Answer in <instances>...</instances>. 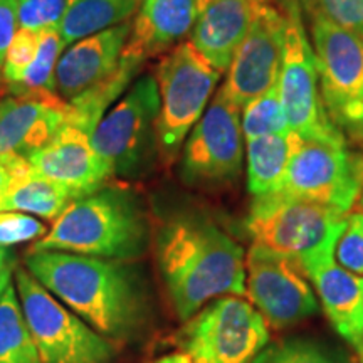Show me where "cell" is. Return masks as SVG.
Wrapping results in <instances>:
<instances>
[{"label": "cell", "mask_w": 363, "mask_h": 363, "mask_svg": "<svg viewBox=\"0 0 363 363\" xmlns=\"http://www.w3.org/2000/svg\"><path fill=\"white\" fill-rule=\"evenodd\" d=\"M148 246V220L135 194L121 187L94 190L71 203L30 251H65L131 262Z\"/></svg>", "instance_id": "obj_3"}, {"label": "cell", "mask_w": 363, "mask_h": 363, "mask_svg": "<svg viewBox=\"0 0 363 363\" xmlns=\"http://www.w3.org/2000/svg\"><path fill=\"white\" fill-rule=\"evenodd\" d=\"M155 257L177 316L187 321L212 299L246 294V252L201 216H177L155 235Z\"/></svg>", "instance_id": "obj_2"}, {"label": "cell", "mask_w": 363, "mask_h": 363, "mask_svg": "<svg viewBox=\"0 0 363 363\" xmlns=\"http://www.w3.org/2000/svg\"><path fill=\"white\" fill-rule=\"evenodd\" d=\"M0 162L11 172V185L0 199V212H24L56 220L76 201L66 187L35 175L26 158L0 155Z\"/></svg>", "instance_id": "obj_21"}, {"label": "cell", "mask_w": 363, "mask_h": 363, "mask_svg": "<svg viewBox=\"0 0 363 363\" xmlns=\"http://www.w3.org/2000/svg\"><path fill=\"white\" fill-rule=\"evenodd\" d=\"M283 59L278 93L289 130L310 142L345 145L343 131L330 120L321 98L315 54L308 40L298 4L291 2L286 12Z\"/></svg>", "instance_id": "obj_7"}, {"label": "cell", "mask_w": 363, "mask_h": 363, "mask_svg": "<svg viewBox=\"0 0 363 363\" xmlns=\"http://www.w3.org/2000/svg\"><path fill=\"white\" fill-rule=\"evenodd\" d=\"M35 175L56 182L74 195L76 201L108 184L91 145V135L66 123L43 150L29 158Z\"/></svg>", "instance_id": "obj_17"}, {"label": "cell", "mask_w": 363, "mask_h": 363, "mask_svg": "<svg viewBox=\"0 0 363 363\" xmlns=\"http://www.w3.org/2000/svg\"><path fill=\"white\" fill-rule=\"evenodd\" d=\"M363 192V155L348 145L299 140L278 194L348 214ZM276 194V192H274Z\"/></svg>", "instance_id": "obj_10"}, {"label": "cell", "mask_w": 363, "mask_h": 363, "mask_svg": "<svg viewBox=\"0 0 363 363\" xmlns=\"http://www.w3.org/2000/svg\"><path fill=\"white\" fill-rule=\"evenodd\" d=\"M17 27L44 30L59 27L67 0H16Z\"/></svg>", "instance_id": "obj_31"}, {"label": "cell", "mask_w": 363, "mask_h": 363, "mask_svg": "<svg viewBox=\"0 0 363 363\" xmlns=\"http://www.w3.org/2000/svg\"><path fill=\"white\" fill-rule=\"evenodd\" d=\"M140 67H142L140 62L121 57L120 66L110 76L91 86L79 96L67 101L69 103L67 123L79 126L93 136L101 118L106 115L108 108L130 88V83Z\"/></svg>", "instance_id": "obj_24"}, {"label": "cell", "mask_w": 363, "mask_h": 363, "mask_svg": "<svg viewBox=\"0 0 363 363\" xmlns=\"http://www.w3.org/2000/svg\"><path fill=\"white\" fill-rule=\"evenodd\" d=\"M207 0H142L131 21V33L123 49L125 59L143 65L182 44L192 33Z\"/></svg>", "instance_id": "obj_19"}, {"label": "cell", "mask_w": 363, "mask_h": 363, "mask_svg": "<svg viewBox=\"0 0 363 363\" xmlns=\"http://www.w3.org/2000/svg\"><path fill=\"white\" fill-rule=\"evenodd\" d=\"M0 363H43L13 286L0 299Z\"/></svg>", "instance_id": "obj_25"}, {"label": "cell", "mask_w": 363, "mask_h": 363, "mask_svg": "<svg viewBox=\"0 0 363 363\" xmlns=\"http://www.w3.org/2000/svg\"><path fill=\"white\" fill-rule=\"evenodd\" d=\"M360 203H362V207H363V192H362V195H360Z\"/></svg>", "instance_id": "obj_39"}, {"label": "cell", "mask_w": 363, "mask_h": 363, "mask_svg": "<svg viewBox=\"0 0 363 363\" xmlns=\"http://www.w3.org/2000/svg\"><path fill=\"white\" fill-rule=\"evenodd\" d=\"M244 140L259 138L267 135L289 133V125L278 93V84L264 94L249 101L240 111Z\"/></svg>", "instance_id": "obj_28"}, {"label": "cell", "mask_w": 363, "mask_h": 363, "mask_svg": "<svg viewBox=\"0 0 363 363\" xmlns=\"http://www.w3.org/2000/svg\"><path fill=\"white\" fill-rule=\"evenodd\" d=\"M335 259L345 269L363 276V212L347 216L335 247Z\"/></svg>", "instance_id": "obj_32"}, {"label": "cell", "mask_w": 363, "mask_h": 363, "mask_svg": "<svg viewBox=\"0 0 363 363\" xmlns=\"http://www.w3.org/2000/svg\"><path fill=\"white\" fill-rule=\"evenodd\" d=\"M352 136L353 140H357V142H360V143H363V121L360 125L357 126V128H353L350 133H348Z\"/></svg>", "instance_id": "obj_38"}, {"label": "cell", "mask_w": 363, "mask_h": 363, "mask_svg": "<svg viewBox=\"0 0 363 363\" xmlns=\"http://www.w3.org/2000/svg\"><path fill=\"white\" fill-rule=\"evenodd\" d=\"M251 363H352L330 345L311 338H288L266 345Z\"/></svg>", "instance_id": "obj_27"}, {"label": "cell", "mask_w": 363, "mask_h": 363, "mask_svg": "<svg viewBox=\"0 0 363 363\" xmlns=\"http://www.w3.org/2000/svg\"><path fill=\"white\" fill-rule=\"evenodd\" d=\"M158 108L157 81L143 76L101 118L91 145L108 182L133 179L143 169L150 150L157 145Z\"/></svg>", "instance_id": "obj_6"}, {"label": "cell", "mask_w": 363, "mask_h": 363, "mask_svg": "<svg viewBox=\"0 0 363 363\" xmlns=\"http://www.w3.org/2000/svg\"><path fill=\"white\" fill-rule=\"evenodd\" d=\"M69 103L56 91L0 98V155L29 160L67 123Z\"/></svg>", "instance_id": "obj_16"}, {"label": "cell", "mask_w": 363, "mask_h": 363, "mask_svg": "<svg viewBox=\"0 0 363 363\" xmlns=\"http://www.w3.org/2000/svg\"><path fill=\"white\" fill-rule=\"evenodd\" d=\"M347 216L284 194L254 197L246 230L256 244L303 259L328 246H337Z\"/></svg>", "instance_id": "obj_8"}, {"label": "cell", "mask_w": 363, "mask_h": 363, "mask_svg": "<svg viewBox=\"0 0 363 363\" xmlns=\"http://www.w3.org/2000/svg\"><path fill=\"white\" fill-rule=\"evenodd\" d=\"M244 142L240 108L217 93L184 145L182 179L202 187L233 184L242 172Z\"/></svg>", "instance_id": "obj_13"}, {"label": "cell", "mask_w": 363, "mask_h": 363, "mask_svg": "<svg viewBox=\"0 0 363 363\" xmlns=\"http://www.w3.org/2000/svg\"><path fill=\"white\" fill-rule=\"evenodd\" d=\"M262 2L264 0H207L203 6L190 43L220 74L229 67Z\"/></svg>", "instance_id": "obj_20"}, {"label": "cell", "mask_w": 363, "mask_h": 363, "mask_svg": "<svg viewBox=\"0 0 363 363\" xmlns=\"http://www.w3.org/2000/svg\"><path fill=\"white\" fill-rule=\"evenodd\" d=\"M39 40L40 30L17 27L2 69V79L6 86L16 84L17 81H19L22 72H24L27 67H29L30 62L34 61L35 52H38L39 48Z\"/></svg>", "instance_id": "obj_29"}, {"label": "cell", "mask_w": 363, "mask_h": 363, "mask_svg": "<svg viewBox=\"0 0 363 363\" xmlns=\"http://www.w3.org/2000/svg\"><path fill=\"white\" fill-rule=\"evenodd\" d=\"M16 257L7 247H0V299L12 286V274L16 272Z\"/></svg>", "instance_id": "obj_35"}, {"label": "cell", "mask_w": 363, "mask_h": 363, "mask_svg": "<svg viewBox=\"0 0 363 363\" xmlns=\"http://www.w3.org/2000/svg\"><path fill=\"white\" fill-rule=\"evenodd\" d=\"M311 43L326 113L350 133L363 121V35L311 17Z\"/></svg>", "instance_id": "obj_11"}, {"label": "cell", "mask_w": 363, "mask_h": 363, "mask_svg": "<svg viewBox=\"0 0 363 363\" xmlns=\"http://www.w3.org/2000/svg\"><path fill=\"white\" fill-rule=\"evenodd\" d=\"M267 343L269 325L240 296L212 299L180 333L182 348L199 363H251Z\"/></svg>", "instance_id": "obj_9"}, {"label": "cell", "mask_w": 363, "mask_h": 363, "mask_svg": "<svg viewBox=\"0 0 363 363\" xmlns=\"http://www.w3.org/2000/svg\"><path fill=\"white\" fill-rule=\"evenodd\" d=\"M299 140L293 131L247 140V190L252 197L278 192Z\"/></svg>", "instance_id": "obj_22"}, {"label": "cell", "mask_w": 363, "mask_h": 363, "mask_svg": "<svg viewBox=\"0 0 363 363\" xmlns=\"http://www.w3.org/2000/svg\"><path fill=\"white\" fill-rule=\"evenodd\" d=\"M286 17L264 0L257 9L246 38L227 67V78L219 94L242 111L249 101L278 84Z\"/></svg>", "instance_id": "obj_14"}, {"label": "cell", "mask_w": 363, "mask_h": 363, "mask_svg": "<svg viewBox=\"0 0 363 363\" xmlns=\"http://www.w3.org/2000/svg\"><path fill=\"white\" fill-rule=\"evenodd\" d=\"M328 246L299 259L330 325L363 362V276L345 269Z\"/></svg>", "instance_id": "obj_15"}, {"label": "cell", "mask_w": 363, "mask_h": 363, "mask_svg": "<svg viewBox=\"0 0 363 363\" xmlns=\"http://www.w3.org/2000/svg\"><path fill=\"white\" fill-rule=\"evenodd\" d=\"M59 27L40 30V40L34 61L22 72L16 84L6 86L7 94H26L38 91H56L54 72H56L59 57L65 51Z\"/></svg>", "instance_id": "obj_26"}, {"label": "cell", "mask_w": 363, "mask_h": 363, "mask_svg": "<svg viewBox=\"0 0 363 363\" xmlns=\"http://www.w3.org/2000/svg\"><path fill=\"white\" fill-rule=\"evenodd\" d=\"M246 294L274 330L291 328L320 310L301 262L256 242L246 254Z\"/></svg>", "instance_id": "obj_12"}, {"label": "cell", "mask_w": 363, "mask_h": 363, "mask_svg": "<svg viewBox=\"0 0 363 363\" xmlns=\"http://www.w3.org/2000/svg\"><path fill=\"white\" fill-rule=\"evenodd\" d=\"M26 267L104 338L128 342L147 323V293L130 262L65 251H29Z\"/></svg>", "instance_id": "obj_1"}, {"label": "cell", "mask_w": 363, "mask_h": 363, "mask_svg": "<svg viewBox=\"0 0 363 363\" xmlns=\"http://www.w3.org/2000/svg\"><path fill=\"white\" fill-rule=\"evenodd\" d=\"M48 234L45 225L24 212H0V247L29 242Z\"/></svg>", "instance_id": "obj_33"}, {"label": "cell", "mask_w": 363, "mask_h": 363, "mask_svg": "<svg viewBox=\"0 0 363 363\" xmlns=\"http://www.w3.org/2000/svg\"><path fill=\"white\" fill-rule=\"evenodd\" d=\"M9 185H11V172L2 162H0V199L7 192Z\"/></svg>", "instance_id": "obj_37"}, {"label": "cell", "mask_w": 363, "mask_h": 363, "mask_svg": "<svg viewBox=\"0 0 363 363\" xmlns=\"http://www.w3.org/2000/svg\"><path fill=\"white\" fill-rule=\"evenodd\" d=\"M311 17H323L363 35V0H305Z\"/></svg>", "instance_id": "obj_30"}, {"label": "cell", "mask_w": 363, "mask_h": 363, "mask_svg": "<svg viewBox=\"0 0 363 363\" xmlns=\"http://www.w3.org/2000/svg\"><path fill=\"white\" fill-rule=\"evenodd\" d=\"M17 30V6L16 0H0V78L4 62L11 48L13 34Z\"/></svg>", "instance_id": "obj_34"}, {"label": "cell", "mask_w": 363, "mask_h": 363, "mask_svg": "<svg viewBox=\"0 0 363 363\" xmlns=\"http://www.w3.org/2000/svg\"><path fill=\"white\" fill-rule=\"evenodd\" d=\"M142 0H67L59 24L65 45L130 21Z\"/></svg>", "instance_id": "obj_23"}, {"label": "cell", "mask_w": 363, "mask_h": 363, "mask_svg": "<svg viewBox=\"0 0 363 363\" xmlns=\"http://www.w3.org/2000/svg\"><path fill=\"white\" fill-rule=\"evenodd\" d=\"M16 291L43 363H111L116 343L104 338L49 293L27 269H16Z\"/></svg>", "instance_id": "obj_4"}, {"label": "cell", "mask_w": 363, "mask_h": 363, "mask_svg": "<svg viewBox=\"0 0 363 363\" xmlns=\"http://www.w3.org/2000/svg\"><path fill=\"white\" fill-rule=\"evenodd\" d=\"M131 33V21L99 30L71 44L59 57L54 83L56 93L71 101L120 66Z\"/></svg>", "instance_id": "obj_18"}, {"label": "cell", "mask_w": 363, "mask_h": 363, "mask_svg": "<svg viewBox=\"0 0 363 363\" xmlns=\"http://www.w3.org/2000/svg\"><path fill=\"white\" fill-rule=\"evenodd\" d=\"M220 72L211 66L192 43H182L162 57L157 67L160 108L157 116V147L172 160L201 120Z\"/></svg>", "instance_id": "obj_5"}, {"label": "cell", "mask_w": 363, "mask_h": 363, "mask_svg": "<svg viewBox=\"0 0 363 363\" xmlns=\"http://www.w3.org/2000/svg\"><path fill=\"white\" fill-rule=\"evenodd\" d=\"M153 363H199V362H195L194 358L189 355V353L182 352V353H172V355L162 357Z\"/></svg>", "instance_id": "obj_36"}]
</instances>
